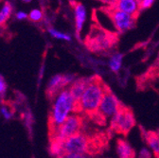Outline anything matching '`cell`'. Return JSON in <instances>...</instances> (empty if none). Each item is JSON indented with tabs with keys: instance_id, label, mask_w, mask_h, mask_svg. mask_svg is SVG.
Returning a JSON list of instances; mask_svg holds the SVG:
<instances>
[{
	"instance_id": "obj_1",
	"label": "cell",
	"mask_w": 159,
	"mask_h": 158,
	"mask_svg": "<svg viewBox=\"0 0 159 158\" xmlns=\"http://www.w3.org/2000/svg\"><path fill=\"white\" fill-rule=\"evenodd\" d=\"M108 85L98 75H93L91 82L82 96L79 104L74 108V114H84L90 120L98 113L102 97L106 92Z\"/></svg>"
},
{
	"instance_id": "obj_2",
	"label": "cell",
	"mask_w": 159,
	"mask_h": 158,
	"mask_svg": "<svg viewBox=\"0 0 159 158\" xmlns=\"http://www.w3.org/2000/svg\"><path fill=\"white\" fill-rule=\"evenodd\" d=\"M74 100L68 89L63 90L54 100L51 112L48 115V133L52 134L73 113Z\"/></svg>"
},
{
	"instance_id": "obj_3",
	"label": "cell",
	"mask_w": 159,
	"mask_h": 158,
	"mask_svg": "<svg viewBox=\"0 0 159 158\" xmlns=\"http://www.w3.org/2000/svg\"><path fill=\"white\" fill-rule=\"evenodd\" d=\"M117 42L116 33L105 30L102 27H93L85 39V46L92 52H104L110 50Z\"/></svg>"
},
{
	"instance_id": "obj_4",
	"label": "cell",
	"mask_w": 159,
	"mask_h": 158,
	"mask_svg": "<svg viewBox=\"0 0 159 158\" xmlns=\"http://www.w3.org/2000/svg\"><path fill=\"white\" fill-rule=\"evenodd\" d=\"M122 103L119 102V100L108 86L102 97L101 105L98 107V113L91 120L98 124L104 125L108 120H112V117L118 112V110L120 109Z\"/></svg>"
},
{
	"instance_id": "obj_5",
	"label": "cell",
	"mask_w": 159,
	"mask_h": 158,
	"mask_svg": "<svg viewBox=\"0 0 159 158\" xmlns=\"http://www.w3.org/2000/svg\"><path fill=\"white\" fill-rule=\"evenodd\" d=\"M84 126V116L80 114L70 115L66 121L60 125L57 130L49 135L50 141H58L64 143L67 138L82 132Z\"/></svg>"
},
{
	"instance_id": "obj_6",
	"label": "cell",
	"mask_w": 159,
	"mask_h": 158,
	"mask_svg": "<svg viewBox=\"0 0 159 158\" xmlns=\"http://www.w3.org/2000/svg\"><path fill=\"white\" fill-rule=\"evenodd\" d=\"M136 121L133 110L122 104L118 112L112 117L110 121V130L116 134L126 136L135 126Z\"/></svg>"
},
{
	"instance_id": "obj_7",
	"label": "cell",
	"mask_w": 159,
	"mask_h": 158,
	"mask_svg": "<svg viewBox=\"0 0 159 158\" xmlns=\"http://www.w3.org/2000/svg\"><path fill=\"white\" fill-rule=\"evenodd\" d=\"M102 10L109 16L116 32L123 33L127 30L132 29L135 26V22L137 19L136 16L128 14L126 12L120 11L116 9H111L105 6Z\"/></svg>"
},
{
	"instance_id": "obj_8",
	"label": "cell",
	"mask_w": 159,
	"mask_h": 158,
	"mask_svg": "<svg viewBox=\"0 0 159 158\" xmlns=\"http://www.w3.org/2000/svg\"><path fill=\"white\" fill-rule=\"evenodd\" d=\"M74 80V76L70 74L56 75L54 76L48 84L46 95L49 100H55L56 97Z\"/></svg>"
},
{
	"instance_id": "obj_9",
	"label": "cell",
	"mask_w": 159,
	"mask_h": 158,
	"mask_svg": "<svg viewBox=\"0 0 159 158\" xmlns=\"http://www.w3.org/2000/svg\"><path fill=\"white\" fill-rule=\"evenodd\" d=\"M105 7L116 9L128 14L138 16L140 13L138 10V0H115V1H105Z\"/></svg>"
},
{
	"instance_id": "obj_10",
	"label": "cell",
	"mask_w": 159,
	"mask_h": 158,
	"mask_svg": "<svg viewBox=\"0 0 159 158\" xmlns=\"http://www.w3.org/2000/svg\"><path fill=\"white\" fill-rule=\"evenodd\" d=\"M90 82H91V77L80 78L75 82H73V84L68 88V90L73 97V100H74V108L79 104L80 101H81V98H82V96L84 95V91L88 87ZM74 108H73V110H74Z\"/></svg>"
},
{
	"instance_id": "obj_11",
	"label": "cell",
	"mask_w": 159,
	"mask_h": 158,
	"mask_svg": "<svg viewBox=\"0 0 159 158\" xmlns=\"http://www.w3.org/2000/svg\"><path fill=\"white\" fill-rule=\"evenodd\" d=\"M116 153L118 158H135L136 153L128 141L122 138L116 140Z\"/></svg>"
},
{
	"instance_id": "obj_12",
	"label": "cell",
	"mask_w": 159,
	"mask_h": 158,
	"mask_svg": "<svg viewBox=\"0 0 159 158\" xmlns=\"http://www.w3.org/2000/svg\"><path fill=\"white\" fill-rule=\"evenodd\" d=\"M75 6L74 10H75V26H76V32L78 37H80V34H81L83 26L84 24L85 18H86V11L84 6L80 3V2H74Z\"/></svg>"
},
{
	"instance_id": "obj_13",
	"label": "cell",
	"mask_w": 159,
	"mask_h": 158,
	"mask_svg": "<svg viewBox=\"0 0 159 158\" xmlns=\"http://www.w3.org/2000/svg\"><path fill=\"white\" fill-rule=\"evenodd\" d=\"M146 143L153 152L154 156L159 154V133L153 131H144L143 133Z\"/></svg>"
},
{
	"instance_id": "obj_14",
	"label": "cell",
	"mask_w": 159,
	"mask_h": 158,
	"mask_svg": "<svg viewBox=\"0 0 159 158\" xmlns=\"http://www.w3.org/2000/svg\"><path fill=\"white\" fill-rule=\"evenodd\" d=\"M122 58H123V55L122 54H119V53H116V54H114L110 61H109V67L110 69L113 71V72H118L119 69L121 68V65H122Z\"/></svg>"
},
{
	"instance_id": "obj_15",
	"label": "cell",
	"mask_w": 159,
	"mask_h": 158,
	"mask_svg": "<svg viewBox=\"0 0 159 158\" xmlns=\"http://www.w3.org/2000/svg\"><path fill=\"white\" fill-rule=\"evenodd\" d=\"M12 11V7L10 2H5L2 9L0 10V27L5 25V23L8 21Z\"/></svg>"
},
{
	"instance_id": "obj_16",
	"label": "cell",
	"mask_w": 159,
	"mask_h": 158,
	"mask_svg": "<svg viewBox=\"0 0 159 158\" xmlns=\"http://www.w3.org/2000/svg\"><path fill=\"white\" fill-rule=\"evenodd\" d=\"M91 156L84 153H76V152H63L56 156V158H90Z\"/></svg>"
},
{
	"instance_id": "obj_17",
	"label": "cell",
	"mask_w": 159,
	"mask_h": 158,
	"mask_svg": "<svg viewBox=\"0 0 159 158\" xmlns=\"http://www.w3.org/2000/svg\"><path fill=\"white\" fill-rule=\"evenodd\" d=\"M154 1L152 0H138V10L139 12H141L149 8H151L153 5Z\"/></svg>"
},
{
	"instance_id": "obj_18",
	"label": "cell",
	"mask_w": 159,
	"mask_h": 158,
	"mask_svg": "<svg viewBox=\"0 0 159 158\" xmlns=\"http://www.w3.org/2000/svg\"><path fill=\"white\" fill-rule=\"evenodd\" d=\"M49 33L53 36V37H55V38H57V39H62V40H66V41H69L70 40V37H69V35H67V34H65V33H62V32H59V31H57V30H55V29H49Z\"/></svg>"
},
{
	"instance_id": "obj_19",
	"label": "cell",
	"mask_w": 159,
	"mask_h": 158,
	"mask_svg": "<svg viewBox=\"0 0 159 158\" xmlns=\"http://www.w3.org/2000/svg\"><path fill=\"white\" fill-rule=\"evenodd\" d=\"M43 17V13L41 11L39 10H32L30 13V16L29 18L30 19L31 21H34V22H37V21H40Z\"/></svg>"
},
{
	"instance_id": "obj_20",
	"label": "cell",
	"mask_w": 159,
	"mask_h": 158,
	"mask_svg": "<svg viewBox=\"0 0 159 158\" xmlns=\"http://www.w3.org/2000/svg\"><path fill=\"white\" fill-rule=\"evenodd\" d=\"M138 158H152V151L146 148H143L138 154Z\"/></svg>"
},
{
	"instance_id": "obj_21",
	"label": "cell",
	"mask_w": 159,
	"mask_h": 158,
	"mask_svg": "<svg viewBox=\"0 0 159 158\" xmlns=\"http://www.w3.org/2000/svg\"><path fill=\"white\" fill-rule=\"evenodd\" d=\"M152 70H153L152 73H154V74H156V75L159 76V55H158V58H157V60L155 62L154 66L152 67Z\"/></svg>"
},
{
	"instance_id": "obj_22",
	"label": "cell",
	"mask_w": 159,
	"mask_h": 158,
	"mask_svg": "<svg viewBox=\"0 0 159 158\" xmlns=\"http://www.w3.org/2000/svg\"><path fill=\"white\" fill-rule=\"evenodd\" d=\"M6 84L4 83V81H0V94H2L6 91Z\"/></svg>"
},
{
	"instance_id": "obj_23",
	"label": "cell",
	"mask_w": 159,
	"mask_h": 158,
	"mask_svg": "<svg viewBox=\"0 0 159 158\" xmlns=\"http://www.w3.org/2000/svg\"><path fill=\"white\" fill-rule=\"evenodd\" d=\"M16 17H17V19H23V18H27V14L25 13V12H18L17 14H16Z\"/></svg>"
},
{
	"instance_id": "obj_24",
	"label": "cell",
	"mask_w": 159,
	"mask_h": 158,
	"mask_svg": "<svg viewBox=\"0 0 159 158\" xmlns=\"http://www.w3.org/2000/svg\"><path fill=\"white\" fill-rule=\"evenodd\" d=\"M155 157H156V158H159V154H158V155H156Z\"/></svg>"
}]
</instances>
